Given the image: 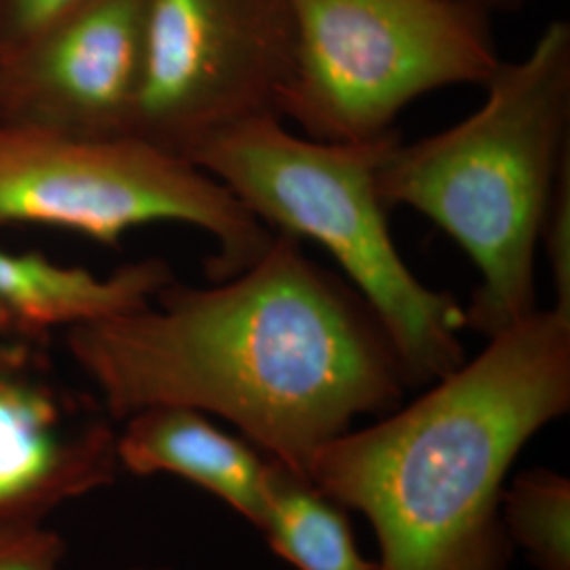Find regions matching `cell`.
Returning a JSON list of instances; mask_svg holds the SVG:
<instances>
[{"instance_id": "cell-1", "label": "cell", "mask_w": 570, "mask_h": 570, "mask_svg": "<svg viewBox=\"0 0 570 570\" xmlns=\"http://www.w3.org/2000/svg\"><path fill=\"white\" fill-rule=\"evenodd\" d=\"M63 334L115 421L161 406L214 414L301 475L357 416L387 414L407 389L366 301L285 233L228 279H174L148 305Z\"/></svg>"}, {"instance_id": "cell-2", "label": "cell", "mask_w": 570, "mask_h": 570, "mask_svg": "<svg viewBox=\"0 0 570 570\" xmlns=\"http://www.w3.org/2000/svg\"><path fill=\"white\" fill-rule=\"evenodd\" d=\"M570 410V313L534 308L406 407L346 431L305 475L379 539V570H505L520 450Z\"/></svg>"}, {"instance_id": "cell-3", "label": "cell", "mask_w": 570, "mask_h": 570, "mask_svg": "<svg viewBox=\"0 0 570 570\" xmlns=\"http://www.w3.org/2000/svg\"><path fill=\"white\" fill-rule=\"evenodd\" d=\"M482 106L449 129L389 148L379 193L468 254L480 282L465 330L494 336L537 306V254L570 159V23L556 20L520 60L497 66Z\"/></svg>"}, {"instance_id": "cell-4", "label": "cell", "mask_w": 570, "mask_h": 570, "mask_svg": "<svg viewBox=\"0 0 570 570\" xmlns=\"http://www.w3.org/2000/svg\"><path fill=\"white\" fill-rule=\"evenodd\" d=\"M397 140L391 129L364 142H322L289 131L279 117H258L209 136L186 159L273 233L326 249L385 327L412 389L465 362V308L423 284L391 235L376 178Z\"/></svg>"}, {"instance_id": "cell-5", "label": "cell", "mask_w": 570, "mask_h": 570, "mask_svg": "<svg viewBox=\"0 0 570 570\" xmlns=\"http://www.w3.org/2000/svg\"><path fill=\"white\" fill-rule=\"evenodd\" d=\"M294 30L279 119L322 142L395 129L433 91L489 81L501 53L471 0H285Z\"/></svg>"}, {"instance_id": "cell-6", "label": "cell", "mask_w": 570, "mask_h": 570, "mask_svg": "<svg viewBox=\"0 0 570 570\" xmlns=\"http://www.w3.org/2000/svg\"><path fill=\"white\" fill-rule=\"evenodd\" d=\"M157 223L209 235V282L242 273L275 237L199 165L144 138L0 127V225L49 226L117 247Z\"/></svg>"}, {"instance_id": "cell-7", "label": "cell", "mask_w": 570, "mask_h": 570, "mask_svg": "<svg viewBox=\"0 0 570 570\" xmlns=\"http://www.w3.org/2000/svg\"><path fill=\"white\" fill-rule=\"evenodd\" d=\"M292 60L285 0H148L131 134L186 157L226 127L279 117Z\"/></svg>"}, {"instance_id": "cell-8", "label": "cell", "mask_w": 570, "mask_h": 570, "mask_svg": "<svg viewBox=\"0 0 570 570\" xmlns=\"http://www.w3.org/2000/svg\"><path fill=\"white\" fill-rule=\"evenodd\" d=\"M148 0H82L0 61V127L134 136Z\"/></svg>"}, {"instance_id": "cell-9", "label": "cell", "mask_w": 570, "mask_h": 570, "mask_svg": "<svg viewBox=\"0 0 570 570\" xmlns=\"http://www.w3.org/2000/svg\"><path fill=\"white\" fill-rule=\"evenodd\" d=\"M37 348H0V530L37 527L115 482L117 433L42 376Z\"/></svg>"}, {"instance_id": "cell-10", "label": "cell", "mask_w": 570, "mask_h": 570, "mask_svg": "<svg viewBox=\"0 0 570 570\" xmlns=\"http://www.w3.org/2000/svg\"><path fill=\"white\" fill-rule=\"evenodd\" d=\"M171 282V266L161 258L98 275L0 247V348H37L58 330L148 305Z\"/></svg>"}, {"instance_id": "cell-11", "label": "cell", "mask_w": 570, "mask_h": 570, "mask_svg": "<svg viewBox=\"0 0 570 570\" xmlns=\"http://www.w3.org/2000/svg\"><path fill=\"white\" fill-rule=\"evenodd\" d=\"M119 465L136 475L171 473L212 492L256 529L268 492L271 456L216 428L190 407H148L122 421Z\"/></svg>"}, {"instance_id": "cell-12", "label": "cell", "mask_w": 570, "mask_h": 570, "mask_svg": "<svg viewBox=\"0 0 570 570\" xmlns=\"http://www.w3.org/2000/svg\"><path fill=\"white\" fill-rule=\"evenodd\" d=\"M258 530L296 570H379L357 550L343 508L275 459Z\"/></svg>"}, {"instance_id": "cell-13", "label": "cell", "mask_w": 570, "mask_h": 570, "mask_svg": "<svg viewBox=\"0 0 570 570\" xmlns=\"http://www.w3.org/2000/svg\"><path fill=\"white\" fill-rule=\"evenodd\" d=\"M501 518L511 546L529 553L537 570H570V482L537 468L503 490Z\"/></svg>"}, {"instance_id": "cell-14", "label": "cell", "mask_w": 570, "mask_h": 570, "mask_svg": "<svg viewBox=\"0 0 570 570\" xmlns=\"http://www.w3.org/2000/svg\"><path fill=\"white\" fill-rule=\"evenodd\" d=\"M539 249L546 252L550 266L551 284L556 292L553 306L570 313V159L553 186Z\"/></svg>"}, {"instance_id": "cell-15", "label": "cell", "mask_w": 570, "mask_h": 570, "mask_svg": "<svg viewBox=\"0 0 570 570\" xmlns=\"http://www.w3.org/2000/svg\"><path fill=\"white\" fill-rule=\"evenodd\" d=\"M82 0H0V61L20 51Z\"/></svg>"}, {"instance_id": "cell-16", "label": "cell", "mask_w": 570, "mask_h": 570, "mask_svg": "<svg viewBox=\"0 0 570 570\" xmlns=\"http://www.w3.org/2000/svg\"><path fill=\"white\" fill-rule=\"evenodd\" d=\"M63 556L60 534L42 524L0 530V570H63Z\"/></svg>"}, {"instance_id": "cell-17", "label": "cell", "mask_w": 570, "mask_h": 570, "mask_svg": "<svg viewBox=\"0 0 570 570\" xmlns=\"http://www.w3.org/2000/svg\"><path fill=\"white\" fill-rule=\"evenodd\" d=\"M475 2L480 9H484L487 13H513L524 9L532 0H471Z\"/></svg>"}, {"instance_id": "cell-18", "label": "cell", "mask_w": 570, "mask_h": 570, "mask_svg": "<svg viewBox=\"0 0 570 570\" xmlns=\"http://www.w3.org/2000/svg\"><path fill=\"white\" fill-rule=\"evenodd\" d=\"M134 570H164V569H134Z\"/></svg>"}]
</instances>
